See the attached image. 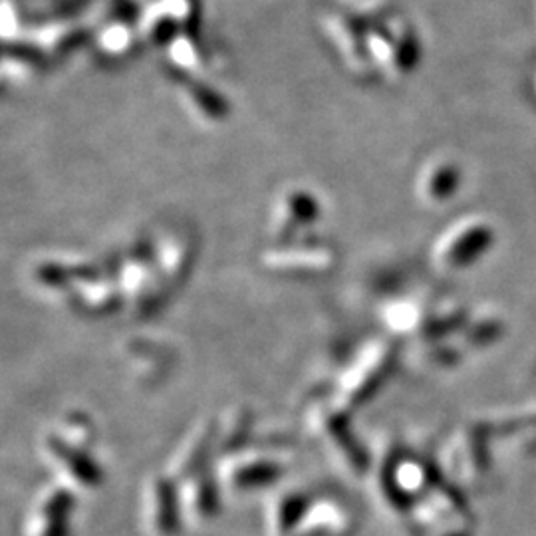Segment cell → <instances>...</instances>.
I'll return each mask as SVG.
<instances>
[{"mask_svg":"<svg viewBox=\"0 0 536 536\" xmlns=\"http://www.w3.org/2000/svg\"><path fill=\"white\" fill-rule=\"evenodd\" d=\"M185 511L193 523H209L215 515V497L205 483L185 493Z\"/></svg>","mask_w":536,"mask_h":536,"instance_id":"obj_3","label":"cell"},{"mask_svg":"<svg viewBox=\"0 0 536 536\" xmlns=\"http://www.w3.org/2000/svg\"><path fill=\"white\" fill-rule=\"evenodd\" d=\"M145 527L149 536H177L179 531L175 503L161 485H155L147 497Z\"/></svg>","mask_w":536,"mask_h":536,"instance_id":"obj_1","label":"cell"},{"mask_svg":"<svg viewBox=\"0 0 536 536\" xmlns=\"http://www.w3.org/2000/svg\"><path fill=\"white\" fill-rule=\"evenodd\" d=\"M68 499L64 495L48 497L28 527V536H68Z\"/></svg>","mask_w":536,"mask_h":536,"instance_id":"obj_2","label":"cell"}]
</instances>
